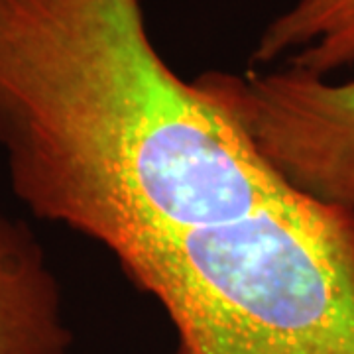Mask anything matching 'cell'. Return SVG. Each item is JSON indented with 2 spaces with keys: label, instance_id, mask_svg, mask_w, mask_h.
I'll return each instance as SVG.
<instances>
[{
  "label": "cell",
  "instance_id": "1",
  "mask_svg": "<svg viewBox=\"0 0 354 354\" xmlns=\"http://www.w3.org/2000/svg\"><path fill=\"white\" fill-rule=\"evenodd\" d=\"M0 150L14 195L134 286L279 191L197 77L162 57L142 0H0Z\"/></svg>",
  "mask_w": 354,
  "mask_h": 354
},
{
  "label": "cell",
  "instance_id": "2",
  "mask_svg": "<svg viewBox=\"0 0 354 354\" xmlns=\"http://www.w3.org/2000/svg\"><path fill=\"white\" fill-rule=\"evenodd\" d=\"M197 81L288 187L354 215V79L279 67Z\"/></svg>",
  "mask_w": 354,
  "mask_h": 354
},
{
  "label": "cell",
  "instance_id": "3",
  "mask_svg": "<svg viewBox=\"0 0 354 354\" xmlns=\"http://www.w3.org/2000/svg\"><path fill=\"white\" fill-rule=\"evenodd\" d=\"M62 286L38 236L0 211V354H69Z\"/></svg>",
  "mask_w": 354,
  "mask_h": 354
},
{
  "label": "cell",
  "instance_id": "4",
  "mask_svg": "<svg viewBox=\"0 0 354 354\" xmlns=\"http://www.w3.org/2000/svg\"><path fill=\"white\" fill-rule=\"evenodd\" d=\"M329 79L354 65V0H295L256 39L250 64Z\"/></svg>",
  "mask_w": 354,
  "mask_h": 354
}]
</instances>
